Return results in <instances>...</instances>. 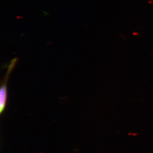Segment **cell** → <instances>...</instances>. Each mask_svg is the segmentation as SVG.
I'll use <instances>...</instances> for the list:
<instances>
[{"instance_id":"6da1fadb","label":"cell","mask_w":153,"mask_h":153,"mask_svg":"<svg viewBox=\"0 0 153 153\" xmlns=\"http://www.w3.org/2000/svg\"><path fill=\"white\" fill-rule=\"evenodd\" d=\"M13 65H14L13 63V62L9 68V71H7V74L6 75V77L4 78V82H3V85H1V92H0V112H1V114L3 111H4L5 108H6L7 100V79H8L9 74L10 73V71H12Z\"/></svg>"}]
</instances>
